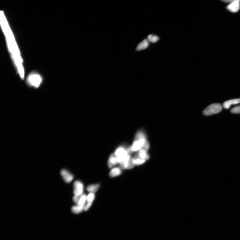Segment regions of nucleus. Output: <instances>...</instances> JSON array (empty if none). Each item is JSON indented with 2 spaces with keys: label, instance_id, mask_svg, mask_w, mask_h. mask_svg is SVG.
Masks as SVG:
<instances>
[{
  "label": "nucleus",
  "instance_id": "nucleus-1",
  "mask_svg": "<svg viewBox=\"0 0 240 240\" xmlns=\"http://www.w3.org/2000/svg\"><path fill=\"white\" fill-rule=\"evenodd\" d=\"M148 142L146 135L144 131L142 130H139L136 133L133 143L131 146L132 152H135L138 151Z\"/></svg>",
  "mask_w": 240,
  "mask_h": 240
},
{
  "label": "nucleus",
  "instance_id": "nucleus-2",
  "mask_svg": "<svg viewBox=\"0 0 240 240\" xmlns=\"http://www.w3.org/2000/svg\"><path fill=\"white\" fill-rule=\"evenodd\" d=\"M42 80L40 75L37 73H33L28 77L27 82L29 86L37 88L40 86Z\"/></svg>",
  "mask_w": 240,
  "mask_h": 240
},
{
  "label": "nucleus",
  "instance_id": "nucleus-3",
  "mask_svg": "<svg viewBox=\"0 0 240 240\" xmlns=\"http://www.w3.org/2000/svg\"><path fill=\"white\" fill-rule=\"evenodd\" d=\"M223 108L221 104H213L208 106L203 111L204 115L206 116H211L213 114H217L221 112Z\"/></svg>",
  "mask_w": 240,
  "mask_h": 240
},
{
  "label": "nucleus",
  "instance_id": "nucleus-4",
  "mask_svg": "<svg viewBox=\"0 0 240 240\" xmlns=\"http://www.w3.org/2000/svg\"><path fill=\"white\" fill-rule=\"evenodd\" d=\"M116 157L118 163H121L126 156L129 154L127 151V148H126L124 146H121L116 149L114 153Z\"/></svg>",
  "mask_w": 240,
  "mask_h": 240
},
{
  "label": "nucleus",
  "instance_id": "nucleus-5",
  "mask_svg": "<svg viewBox=\"0 0 240 240\" xmlns=\"http://www.w3.org/2000/svg\"><path fill=\"white\" fill-rule=\"evenodd\" d=\"M122 169H131L133 168L134 165L133 162L132 158L131 155H128L121 163L119 164Z\"/></svg>",
  "mask_w": 240,
  "mask_h": 240
},
{
  "label": "nucleus",
  "instance_id": "nucleus-6",
  "mask_svg": "<svg viewBox=\"0 0 240 240\" xmlns=\"http://www.w3.org/2000/svg\"><path fill=\"white\" fill-rule=\"evenodd\" d=\"M84 185L82 182L79 180L75 181L73 184V193L74 195L80 196L83 194Z\"/></svg>",
  "mask_w": 240,
  "mask_h": 240
},
{
  "label": "nucleus",
  "instance_id": "nucleus-7",
  "mask_svg": "<svg viewBox=\"0 0 240 240\" xmlns=\"http://www.w3.org/2000/svg\"><path fill=\"white\" fill-rule=\"evenodd\" d=\"M1 25H2L3 30L5 35L7 36L12 32L8 25L5 15L3 12L2 11H1Z\"/></svg>",
  "mask_w": 240,
  "mask_h": 240
},
{
  "label": "nucleus",
  "instance_id": "nucleus-8",
  "mask_svg": "<svg viewBox=\"0 0 240 240\" xmlns=\"http://www.w3.org/2000/svg\"><path fill=\"white\" fill-rule=\"evenodd\" d=\"M231 3L228 6L227 9L232 13H235L240 8V1H232Z\"/></svg>",
  "mask_w": 240,
  "mask_h": 240
},
{
  "label": "nucleus",
  "instance_id": "nucleus-9",
  "mask_svg": "<svg viewBox=\"0 0 240 240\" xmlns=\"http://www.w3.org/2000/svg\"><path fill=\"white\" fill-rule=\"evenodd\" d=\"M60 174L61 176L66 183H69L72 181L73 179V176L67 170H62L60 171Z\"/></svg>",
  "mask_w": 240,
  "mask_h": 240
},
{
  "label": "nucleus",
  "instance_id": "nucleus-10",
  "mask_svg": "<svg viewBox=\"0 0 240 240\" xmlns=\"http://www.w3.org/2000/svg\"><path fill=\"white\" fill-rule=\"evenodd\" d=\"M94 193H90L87 196L86 204L84 211H86L90 209L92 205L93 202L95 199Z\"/></svg>",
  "mask_w": 240,
  "mask_h": 240
},
{
  "label": "nucleus",
  "instance_id": "nucleus-11",
  "mask_svg": "<svg viewBox=\"0 0 240 240\" xmlns=\"http://www.w3.org/2000/svg\"><path fill=\"white\" fill-rule=\"evenodd\" d=\"M118 164L116 157L114 154H111L108 160V166L109 168H111Z\"/></svg>",
  "mask_w": 240,
  "mask_h": 240
},
{
  "label": "nucleus",
  "instance_id": "nucleus-12",
  "mask_svg": "<svg viewBox=\"0 0 240 240\" xmlns=\"http://www.w3.org/2000/svg\"><path fill=\"white\" fill-rule=\"evenodd\" d=\"M240 103V98L233 99L225 101L223 103V106L226 109L229 108L231 104H236Z\"/></svg>",
  "mask_w": 240,
  "mask_h": 240
},
{
  "label": "nucleus",
  "instance_id": "nucleus-13",
  "mask_svg": "<svg viewBox=\"0 0 240 240\" xmlns=\"http://www.w3.org/2000/svg\"><path fill=\"white\" fill-rule=\"evenodd\" d=\"M122 168L120 167H115L112 168L110 172L111 177L114 178L120 175L122 173Z\"/></svg>",
  "mask_w": 240,
  "mask_h": 240
},
{
  "label": "nucleus",
  "instance_id": "nucleus-14",
  "mask_svg": "<svg viewBox=\"0 0 240 240\" xmlns=\"http://www.w3.org/2000/svg\"><path fill=\"white\" fill-rule=\"evenodd\" d=\"M86 204L84 205H77L73 206L71 208V211L73 213L75 214H78L81 213L83 211H84Z\"/></svg>",
  "mask_w": 240,
  "mask_h": 240
},
{
  "label": "nucleus",
  "instance_id": "nucleus-15",
  "mask_svg": "<svg viewBox=\"0 0 240 240\" xmlns=\"http://www.w3.org/2000/svg\"><path fill=\"white\" fill-rule=\"evenodd\" d=\"M100 187V184H94L88 186V187H87L86 190L90 193H94L95 192L98 191Z\"/></svg>",
  "mask_w": 240,
  "mask_h": 240
},
{
  "label": "nucleus",
  "instance_id": "nucleus-16",
  "mask_svg": "<svg viewBox=\"0 0 240 240\" xmlns=\"http://www.w3.org/2000/svg\"><path fill=\"white\" fill-rule=\"evenodd\" d=\"M149 46L148 41L146 39H145L140 44H139L136 47V50L139 51L143 50L148 48Z\"/></svg>",
  "mask_w": 240,
  "mask_h": 240
},
{
  "label": "nucleus",
  "instance_id": "nucleus-17",
  "mask_svg": "<svg viewBox=\"0 0 240 240\" xmlns=\"http://www.w3.org/2000/svg\"><path fill=\"white\" fill-rule=\"evenodd\" d=\"M87 195L86 194H83L79 196L78 201L77 205H84L86 204Z\"/></svg>",
  "mask_w": 240,
  "mask_h": 240
},
{
  "label": "nucleus",
  "instance_id": "nucleus-18",
  "mask_svg": "<svg viewBox=\"0 0 240 240\" xmlns=\"http://www.w3.org/2000/svg\"><path fill=\"white\" fill-rule=\"evenodd\" d=\"M159 39V37L156 35H149L148 37V40L152 43H155Z\"/></svg>",
  "mask_w": 240,
  "mask_h": 240
},
{
  "label": "nucleus",
  "instance_id": "nucleus-19",
  "mask_svg": "<svg viewBox=\"0 0 240 240\" xmlns=\"http://www.w3.org/2000/svg\"><path fill=\"white\" fill-rule=\"evenodd\" d=\"M232 114H240V106L235 107L231 110Z\"/></svg>",
  "mask_w": 240,
  "mask_h": 240
},
{
  "label": "nucleus",
  "instance_id": "nucleus-20",
  "mask_svg": "<svg viewBox=\"0 0 240 240\" xmlns=\"http://www.w3.org/2000/svg\"><path fill=\"white\" fill-rule=\"evenodd\" d=\"M79 196H77L76 195H74L73 196V201L75 203H76V204L78 203Z\"/></svg>",
  "mask_w": 240,
  "mask_h": 240
}]
</instances>
